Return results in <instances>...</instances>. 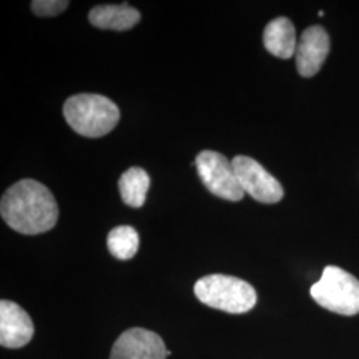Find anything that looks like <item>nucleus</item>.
<instances>
[{
	"label": "nucleus",
	"mask_w": 359,
	"mask_h": 359,
	"mask_svg": "<svg viewBox=\"0 0 359 359\" xmlns=\"http://www.w3.org/2000/svg\"><path fill=\"white\" fill-rule=\"evenodd\" d=\"M63 114L76 133L97 139L109 133L120 120V111L111 99L96 93H80L67 99Z\"/></svg>",
	"instance_id": "nucleus-2"
},
{
	"label": "nucleus",
	"mask_w": 359,
	"mask_h": 359,
	"mask_svg": "<svg viewBox=\"0 0 359 359\" xmlns=\"http://www.w3.org/2000/svg\"><path fill=\"white\" fill-rule=\"evenodd\" d=\"M264 44L271 55L283 60L290 59L298 46L293 23L285 16L271 20L264 31Z\"/></svg>",
	"instance_id": "nucleus-11"
},
{
	"label": "nucleus",
	"mask_w": 359,
	"mask_h": 359,
	"mask_svg": "<svg viewBox=\"0 0 359 359\" xmlns=\"http://www.w3.org/2000/svg\"><path fill=\"white\" fill-rule=\"evenodd\" d=\"M231 164L241 188L262 204H276L283 197V185L258 161L248 156H236Z\"/></svg>",
	"instance_id": "nucleus-6"
},
{
	"label": "nucleus",
	"mask_w": 359,
	"mask_h": 359,
	"mask_svg": "<svg viewBox=\"0 0 359 359\" xmlns=\"http://www.w3.org/2000/svg\"><path fill=\"white\" fill-rule=\"evenodd\" d=\"M108 250L120 261H128L136 256L140 245L137 231L128 225L116 226L109 231L107 238Z\"/></svg>",
	"instance_id": "nucleus-13"
},
{
	"label": "nucleus",
	"mask_w": 359,
	"mask_h": 359,
	"mask_svg": "<svg viewBox=\"0 0 359 359\" xmlns=\"http://www.w3.org/2000/svg\"><path fill=\"white\" fill-rule=\"evenodd\" d=\"M34 322L25 309L13 301L0 302V345L20 348L34 337Z\"/></svg>",
	"instance_id": "nucleus-9"
},
{
	"label": "nucleus",
	"mask_w": 359,
	"mask_h": 359,
	"mask_svg": "<svg viewBox=\"0 0 359 359\" xmlns=\"http://www.w3.org/2000/svg\"><path fill=\"white\" fill-rule=\"evenodd\" d=\"M168 350L158 334L133 327L116 339L109 359H167Z\"/></svg>",
	"instance_id": "nucleus-7"
},
{
	"label": "nucleus",
	"mask_w": 359,
	"mask_h": 359,
	"mask_svg": "<svg viewBox=\"0 0 359 359\" xmlns=\"http://www.w3.org/2000/svg\"><path fill=\"white\" fill-rule=\"evenodd\" d=\"M194 164L209 192L228 201H241L244 198V189L240 185L234 167L224 154L203 151L197 154Z\"/></svg>",
	"instance_id": "nucleus-5"
},
{
	"label": "nucleus",
	"mask_w": 359,
	"mask_h": 359,
	"mask_svg": "<svg viewBox=\"0 0 359 359\" xmlns=\"http://www.w3.org/2000/svg\"><path fill=\"white\" fill-rule=\"evenodd\" d=\"M310 294L320 306L337 314L359 313V281L338 266H326L321 280L311 286Z\"/></svg>",
	"instance_id": "nucleus-4"
},
{
	"label": "nucleus",
	"mask_w": 359,
	"mask_h": 359,
	"mask_svg": "<svg viewBox=\"0 0 359 359\" xmlns=\"http://www.w3.org/2000/svg\"><path fill=\"white\" fill-rule=\"evenodd\" d=\"M90 25L100 29H112V31H128L136 26L142 15L129 7L128 3L124 4H103L96 6L88 13Z\"/></svg>",
	"instance_id": "nucleus-10"
},
{
	"label": "nucleus",
	"mask_w": 359,
	"mask_h": 359,
	"mask_svg": "<svg viewBox=\"0 0 359 359\" xmlns=\"http://www.w3.org/2000/svg\"><path fill=\"white\" fill-rule=\"evenodd\" d=\"M0 213L6 224L22 234L51 231L59 218V206L51 191L36 180L18 181L1 197Z\"/></svg>",
	"instance_id": "nucleus-1"
},
{
	"label": "nucleus",
	"mask_w": 359,
	"mask_h": 359,
	"mask_svg": "<svg viewBox=\"0 0 359 359\" xmlns=\"http://www.w3.org/2000/svg\"><path fill=\"white\" fill-rule=\"evenodd\" d=\"M194 294L209 308L231 314H244L256 306L255 287L244 280L225 274H210L194 285Z\"/></svg>",
	"instance_id": "nucleus-3"
},
{
	"label": "nucleus",
	"mask_w": 359,
	"mask_h": 359,
	"mask_svg": "<svg viewBox=\"0 0 359 359\" xmlns=\"http://www.w3.org/2000/svg\"><path fill=\"white\" fill-rule=\"evenodd\" d=\"M151 179L142 168H129L118 180V191L121 200L130 208H142L147 200V192Z\"/></svg>",
	"instance_id": "nucleus-12"
},
{
	"label": "nucleus",
	"mask_w": 359,
	"mask_h": 359,
	"mask_svg": "<svg viewBox=\"0 0 359 359\" xmlns=\"http://www.w3.org/2000/svg\"><path fill=\"white\" fill-rule=\"evenodd\" d=\"M69 3L67 0H35L31 3V8L35 15L41 18L56 16L65 13Z\"/></svg>",
	"instance_id": "nucleus-14"
},
{
	"label": "nucleus",
	"mask_w": 359,
	"mask_h": 359,
	"mask_svg": "<svg viewBox=\"0 0 359 359\" xmlns=\"http://www.w3.org/2000/svg\"><path fill=\"white\" fill-rule=\"evenodd\" d=\"M330 51V39L325 28L311 26L306 28L297 46L295 63L299 75L311 77L317 75Z\"/></svg>",
	"instance_id": "nucleus-8"
}]
</instances>
